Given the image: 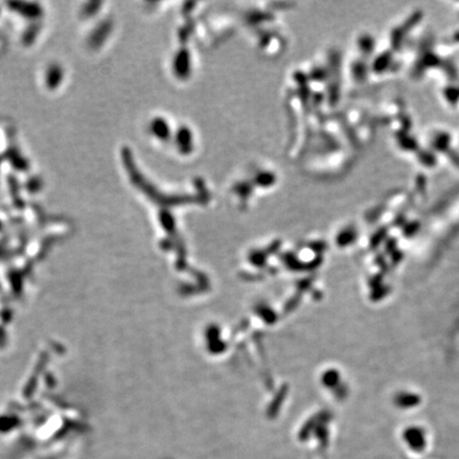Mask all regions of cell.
Masks as SVG:
<instances>
[{
	"mask_svg": "<svg viewBox=\"0 0 459 459\" xmlns=\"http://www.w3.org/2000/svg\"><path fill=\"white\" fill-rule=\"evenodd\" d=\"M402 439L412 452L421 453L426 448V433L421 426L409 425L402 431Z\"/></svg>",
	"mask_w": 459,
	"mask_h": 459,
	"instance_id": "1",
	"label": "cell"
},
{
	"mask_svg": "<svg viewBox=\"0 0 459 459\" xmlns=\"http://www.w3.org/2000/svg\"><path fill=\"white\" fill-rule=\"evenodd\" d=\"M442 64V59H441L434 51H424L421 52V57L413 67V77L419 78L425 73L427 69L440 67Z\"/></svg>",
	"mask_w": 459,
	"mask_h": 459,
	"instance_id": "2",
	"label": "cell"
},
{
	"mask_svg": "<svg viewBox=\"0 0 459 459\" xmlns=\"http://www.w3.org/2000/svg\"><path fill=\"white\" fill-rule=\"evenodd\" d=\"M393 403L399 409L407 410L417 407L421 403V397L416 392L401 390L394 394Z\"/></svg>",
	"mask_w": 459,
	"mask_h": 459,
	"instance_id": "3",
	"label": "cell"
},
{
	"mask_svg": "<svg viewBox=\"0 0 459 459\" xmlns=\"http://www.w3.org/2000/svg\"><path fill=\"white\" fill-rule=\"evenodd\" d=\"M430 147L435 153H447L452 149V135L446 131H437L430 139Z\"/></svg>",
	"mask_w": 459,
	"mask_h": 459,
	"instance_id": "4",
	"label": "cell"
},
{
	"mask_svg": "<svg viewBox=\"0 0 459 459\" xmlns=\"http://www.w3.org/2000/svg\"><path fill=\"white\" fill-rule=\"evenodd\" d=\"M393 64V52L392 50H385L376 56L370 65V70L376 75H381L390 70Z\"/></svg>",
	"mask_w": 459,
	"mask_h": 459,
	"instance_id": "5",
	"label": "cell"
},
{
	"mask_svg": "<svg viewBox=\"0 0 459 459\" xmlns=\"http://www.w3.org/2000/svg\"><path fill=\"white\" fill-rule=\"evenodd\" d=\"M395 138H397L399 147L404 151L417 152L420 149L418 140L415 137H412L411 135H409L408 132L401 130L395 134Z\"/></svg>",
	"mask_w": 459,
	"mask_h": 459,
	"instance_id": "6",
	"label": "cell"
},
{
	"mask_svg": "<svg viewBox=\"0 0 459 459\" xmlns=\"http://www.w3.org/2000/svg\"><path fill=\"white\" fill-rule=\"evenodd\" d=\"M357 47L363 57L367 60V58L372 56V53L375 50V39L370 33H363L358 37Z\"/></svg>",
	"mask_w": 459,
	"mask_h": 459,
	"instance_id": "7",
	"label": "cell"
},
{
	"mask_svg": "<svg viewBox=\"0 0 459 459\" xmlns=\"http://www.w3.org/2000/svg\"><path fill=\"white\" fill-rule=\"evenodd\" d=\"M351 71H352L353 79L356 82L363 83L368 79L369 71H370V65L367 63V60H356L352 64Z\"/></svg>",
	"mask_w": 459,
	"mask_h": 459,
	"instance_id": "8",
	"label": "cell"
},
{
	"mask_svg": "<svg viewBox=\"0 0 459 459\" xmlns=\"http://www.w3.org/2000/svg\"><path fill=\"white\" fill-rule=\"evenodd\" d=\"M417 159L419 163L426 168H433L437 165V155L433 150L419 149L417 152Z\"/></svg>",
	"mask_w": 459,
	"mask_h": 459,
	"instance_id": "9",
	"label": "cell"
},
{
	"mask_svg": "<svg viewBox=\"0 0 459 459\" xmlns=\"http://www.w3.org/2000/svg\"><path fill=\"white\" fill-rule=\"evenodd\" d=\"M405 37H406V32L404 31V29L400 26L394 27V28L390 32V46L392 52H397L401 50L404 45Z\"/></svg>",
	"mask_w": 459,
	"mask_h": 459,
	"instance_id": "10",
	"label": "cell"
},
{
	"mask_svg": "<svg viewBox=\"0 0 459 459\" xmlns=\"http://www.w3.org/2000/svg\"><path fill=\"white\" fill-rule=\"evenodd\" d=\"M423 15H424V14H423V12L421 10H417L415 12H412L407 17V19L404 21V23L401 25V27L404 29V31L406 33L410 32L413 28H415V27H417L421 23V21L423 19Z\"/></svg>",
	"mask_w": 459,
	"mask_h": 459,
	"instance_id": "11",
	"label": "cell"
},
{
	"mask_svg": "<svg viewBox=\"0 0 459 459\" xmlns=\"http://www.w3.org/2000/svg\"><path fill=\"white\" fill-rule=\"evenodd\" d=\"M443 97L449 105L456 106L459 103V86L452 84L444 87Z\"/></svg>",
	"mask_w": 459,
	"mask_h": 459,
	"instance_id": "12",
	"label": "cell"
},
{
	"mask_svg": "<svg viewBox=\"0 0 459 459\" xmlns=\"http://www.w3.org/2000/svg\"><path fill=\"white\" fill-rule=\"evenodd\" d=\"M440 67H442L445 71V74L448 79H451L452 81H455L458 77V70L456 65L452 61H447V60H442V64H441Z\"/></svg>",
	"mask_w": 459,
	"mask_h": 459,
	"instance_id": "13",
	"label": "cell"
},
{
	"mask_svg": "<svg viewBox=\"0 0 459 459\" xmlns=\"http://www.w3.org/2000/svg\"><path fill=\"white\" fill-rule=\"evenodd\" d=\"M419 230V222L413 221L406 224V227L404 228V233L406 234V236H410L412 234H415Z\"/></svg>",
	"mask_w": 459,
	"mask_h": 459,
	"instance_id": "14",
	"label": "cell"
},
{
	"mask_svg": "<svg viewBox=\"0 0 459 459\" xmlns=\"http://www.w3.org/2000/svg\"><path fill=\"white\" fill-rule=\"evenodd\" d=\"M447 156L449 158V160H451L453 162V164L457 167H459V153H457L456 151H454L453 149H451V151H449L447 153Z\"/></svg>",
	"mask_w": 459,
	"mask_h": 459,
	"instance_id": "15",
	"label": "cell"
},
{
	"mask_svg": "<svg viewBox=\"0 0 459 459\" xmlns=\"http://www.w3.org/2000/svg\"><path fill=\"white\" fill-rule=\"evenodd\" d=\"M417 187H420L421 191H425L426 190V178L420 176L417 179Z\"/></svg>",
	"mask_w": 459,
	"mask_h": 459,
	"instance_id": "16",
	"label": "cell"
},
{
	"mask_svg": "<svg viewBox=\"0 0 459 459\" xmlns=\"http://www.w3.org/2000/svg\"><path fill=\"white\" fill-rule=\"evenodd\" d=\"M452 40H453V42H455L456 44H459V30H457V31H455V32L453 33V35H452Z\"/></svg>",
	"mask_w": 459,
	"mask_h": 459,
	"instance_id": "17",
	"label": "cell"
}]
</instances>
